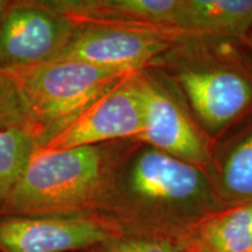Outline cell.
<instances>
[{
	"instance_id": "8",
	"label": "cell",
	"mask_w": 252,
	"mask_h": 252,
	"mask_svg": "<svg viewBox=\"0 0 252 252\" xmlns=\"http://www.w3.org/2000/svg\"><path fill=\"white\" fill-rule=\"evenodd\" d=\"M123 235L103 213L0 216V252H76Z\"/></svg>"
},
{
	"instance_id": "7",
	"label": "cell",
	"mask_w": 252,
	"mask_h": 252,
	"mask_svg": "<svg viewBox=\"0 0 252 252\" xmlns=\"http://www.w3.org/2000/svg\"><path fill=\"white\" fill-rule=\"evenodd\" d=\"M76 27L46 0H12L0 21V70L58 61Z\"/></svg>"
},
{
	"instance_id": "1",
	"label": "cell",
	"mask_w": 252,
	"mask_h": 252,
	"mask_svg": "<svg viewBox=\"0 0 252 252\" xmlns=\"http://www.w3.org/2000/svg\"><path fill=\"white\" fill-rule=\"evenodd\" d=\"M220 209L206 169L141 143L118 171L100 213L123 234L193 237Z\"/></svg>"
},
{
	"instance_id": "17",
	"label": "cell",
	"mask_w": 252,
	"mask_h": 252,
	"mask_svg": "<svg viewBox=\"0 0 252 252\" xmlns=\"http://www.w3.org/2000/svg\"><path fill=\"white\" fill-rule=\"evenodd\" d=\"M11 4L12 0H0V21L4 18V15L6 12H7V9L9 8Z\"/></svg>"
},
{
	"instance_id": "20",
	"label": "cell",
	"mask_w": 252,
	"mask_h": 252,
	"mask_svg": "<svg viewBox=\"0 0 252 252\" xmlns=\"http://www.w3.org/2000/svg\"><path fill=\"white\" fill-rule=\"evenodd\" d=\"M248 252H252V249H251V250H250V251H248Z\"/></svg>"
},
{
	"instance_id": "6",
	"label": "cell",
	"mask_w": 252,
	"mask_h": 252,
	"mask_svg": "<svg viewBox=\"0 0 252 252\" xmlns=\"http://www.w3.org/2000/svg\"><path fill=\"white\" fill-rule=\"evenodd\" d=\"M74 36L58 61H80L135 71L147 68L186 34L175 27L76 23Z\"/></svg>"
},
{
	"instance_id": "16",
	"label": "cell",
	"mask_w": 252,
	"mask_h": 252,
	"mask_svg": "<svg viewBox=\"0 0 252 252\" xmlns=\"http://www.w3.org/2000/svg\"><path fill=\"white\" fill-rule=\"evenodd\" d=\"M30 119L19 89L8 75L0 71V132L13 128L28 131Z\"/></svg>"
},
{
	"instance_id": "9",
	"label": "cell",
	"mask_w": 252,
	"mask_h": 252,
	"mask_svg": "<svg viewBox=\"0 0 252 252\" xmlns=\"http://www.w3.org/2000/svg\"><path fill=\"white\" fill-rule=\"evenodd\" d=\"M143 126L144 100L137 70L125 75L37 150L53 152L115 140H137Z\"/></svg>"
},
{
	"instance_id": "4",
	"label": "cell",
	"mask_w": 252,
	"mask_h": 252,
	"mask_svg": "<svg viewBox=\"0 0 252 252\" xmlns=\"http://www.w3.org/2000/svg\"><path fill=\"white\" fill-rule=\"evenodd\" d=\"M0 71L8 75L19 89L28 112V132L39 147L132 72L80 61H55Z\"/></svg>"
},
{
	"instance_id": "10",
	"label": "cell",
	"mask_w": 252,
	"mask_h": 252,
	"mask_svg": "<svg viewBox=\"0 0 252 252\" xmlns=\"http://www.w3.org/2000/svg\"><path fill=\"white\" fill-rule=\"evenodd\" d=\"M206 172L220 209L252 203V115L216 141Z\"/></svg>"
},
{
	"instance_id": "18",
	"label": "cell",
	"mask_w": 252,
	"mask_h": 252,
	"mask_svg": "<svg viewBox=\"0 0 252 252\" xmlns=\"http://www.w3.org/2000/svg\"><path fill=\"white\" fill-rule=\"evenodd\" d=\"M76 252H105L103 250L102 248H100L99 243L96 244V245H93V247H89L87 249H83V250H80V251H76Z\"/></svg>"
},
{
	"instance_id": "13",
	"label": "cell",
	"mask_w": 252,
	"mask_h": 252,
	"mask_svg": "<svg viewBox=\"0 0 252 252\" xmlns=\"http://www.w3.org/2000/svg\"><path fill=\"white\" fill-rule=\"evenodd\" d=\"M202 252H248L252 249V203L210 214L194 230Z\"/></svg>"
},
{
	"instance_id": "5",
	"label": "cell",
	"mask_w": 252,
	"mask_h": 252,
	"mask_svg": "<svg viewBox=\"0 0 252 252\" xmlns=\"http://www.w3.org/2000/svg\"><path fill=\"white\" fill-rule=\"evenodd\" d=\"M144 126L138 141L202 169L212 161L215 141L193 117L168 82L145 68L139 70Z\"/></svg>"
},
{
	"instance_id": "14",
	"label": "cell",
	"mask_w": 252,
	"mask_h": 252,
	"mask_svg": "<svg viewBox=\"0 0 252 252\" xmlns=\"http://www.w3.org/2000/svg\"><path fill=\"white\" fill-rule=\"evenodd\" d=\"M37 149L35 138L24 128L0 132V207Z\"/></svg>"
},
{
	"instance_id": "2",
	"label": "cell",
	"mask_w": 252,
	"mask_h": 252,
	"mask_svg": "<svg viewBox=\"0 0 252 252\" xmlns=\"http://www.w3.org/2000/svg\"><path fill=\"white\" fill-rule=\"evenodd\" d=\"M147 68L171 84L215 143L252 115V54L243 40L186 34Z\"/></svg>"
},
{
	"instance_id": "3",
	"label": "cell",
	"mask_w": 252,
	"mask_h": 252,
	"mask_svg": "<svg viewBox=\"0 0 252 252\" xmlns=\"http://www.w3.org/2000/svg\"><path fill=\"white\" fill-rule=\"evenodd\" d=\"M140 144L127 139L53 152L36 150L0 207V216L100 213L118 171Z\"/></svg>"
},
{
	"instance_id": "11",
	"label": "cell",
	"mask_w": 252,
	"mask_h": 252,
	"mask_svg": "<svg viewBox=\"0 0 252 252\" xmlns=\"http://www.w3.org/2000/svg\"><path fill=\"white\" fill-rule=\"evenodd\" d=\"M46 4L75 23L175 27L179 0H46Z\"/></svg>"
},
{
	"instance_id": "15",
	"label": "cell",
	"mask_w": 252,
	"mask_h": 252,
	"mask_svg": "<svg viewBox=\"0 0 252 252\" xmlns=\"http://www.w3.org/2000/svg\"><path fill=\"white\" fill-rule=\"evenodd\" d=\"M105 252H202L194 237L123 234L99 243Z\"/></svg>"
},
{
	"instance_id": "12",
	"label": "cell",
	"mask_w": 252,
	"mask_h": 252,
	"mask_svg": "<svg viewBox=\"0 0 252 252\" xmlns=\"http://www.w3.org/2000/svg\"><path fill=\"white\" fill-rule=\"evenodd\" d=\"M174 25L189 34L244 40L252 33V0H179Z\"/></svg>"
},
{
	"instance_id": "19",
	"label": "cell",
	"mask_w": 252,
	"mask_h": 252,
	"mask_svg": "<svg viewBox=\"0 0 252 252\" xmlns=\"http://www.w3.org/2000/svg\"><path fill=\"white\" fill-rule=\"evenodd\" d=\"M243 42L245 43V46H247L249 52L252 54V33H250L247 37H245V39L243 40Z\"/></svg>"
}]
</instances>
